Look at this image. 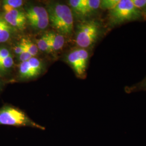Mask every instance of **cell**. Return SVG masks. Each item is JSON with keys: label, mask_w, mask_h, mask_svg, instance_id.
<instances>
[{"label": "cell", "mask_w": 146, "mask_h": 146, "mask_svg": "<svg viewBox=\"0 0 146 146\" xmlns=\"http://www.w3.org/2000/svg\"><path fill=\"white\" fill-rule=\"evenodd\" d=\"M46 9L49 22L57 31L66 35H70L73 33V13L68 5L53 3L48 5Z\"/></svg>", "instance_id": "1"}, {"label": "cell", "mask_w": 146, "mask_h": 146, "mask_svg": "<svg viewBox=\"0 0 146 146\" xmlns=\"http://www.w3.org/2000/svg\"><path fill=\"white\" fill-rule=\"evenodd\" d=\"M110 28L119 26L125 23L143 20L142 11L137 9L131 0H120L108 14Z\"/></svg>", "instance_id": "2"}, {"label": "cell", "mask_w": 146, "mask_h": 146, "mask_svg": "<svg viewBox=\"0 0 146 146\" xmlns=\"http://www.w3.org/2000/svg\"><path fill=\"white\" fill-rule=\"evenodd\" d=\"M0 125L28 127L42 131L46 129L44 127L31 119L24 111L8 104L0 108Z\"/></svg>", "instance_id": "3"}, {"label": "cell", "mask_w": 146, "mask_h": 146, "mask_svg": "<svg viewBox=\"0 0 146 146\" xmlns=\"http://www.w3.org/2000/svg\"><path fill=\"white\" fill-rule=\"evenodd\" d=\"M102 27L98 21L89 20L82 21L77 27L75 41L79 48L87 49L93 46L101 33Z\"/></svg>", "instance_id": "4"}, {"label": "cell", "mask_w": 146, "mask_h": 146, "mask_svg": "<svg viewBox=\"0 0 146 146\" xmlns=\"http://www.w3.org/2000/svg\"><path fill=\"white\" fill-rule=\"evenodd\" d=\"M89 52L86 49L76 48L68 53L67 61L77 76H85L88 67Z\"/></svg>", "instance_id": "5"}, {"label": "cell", "mask_w": 146, "mask_h": 146, "mask_svg": "<svg viewBox=\"0 0 146 146\" xmlns=\"http://www.w3.org/2000/svg\"><path fill=\"white\" fill-rule=\"evenodd\" d=\"M27 21L31 27L38 30H43L49 23V16L47 9L41 6H31L27 9Z\"/></svg>", "instance_id": "6"}, {"label": "cell", "mask_w": 146, "mask_h": 146, "mask_svg": "<svg viewBox=\"0 0 146 146\" xmlns=\"http://www.w3.org/2000/svg\"><path fill=\"white\" fill-rule=\"evenodd\" d=\"M3 17L7 22L15 29L22 31L25 28L27 19L26 13L19 9H13L3 4Z\"/></svg>", "instance_id": "7"}, {"label": "cell", "mask_w": 146, "mask_h": 146, "mask_svg": "<svg viewBox=\"0 0 146 146\" xmlns=\"http://www.w3.org/2000/svg\"><path fill=\"white\" fill-rule=\"evenodd\" d=\"M43 68L41 61L35 57H33L28 61L20 63L19 70L20 77L23 80L34 78L41 73Z\"/></svg>", "instance_id": "8"}, {"label": "cell", "mask_w": 146, "mask_h": 146, "mask_svg": "<svg viewBox=\"0 0 146 146\" xmlns=\"http://www.w3.org/2000/svg\"><path fill=\"white\" fill-rule=\"evenodd\" d=\"M16 31V29L7 22L3 16H0V43L7 42L13 36Z\"/></svg>", "instance_id": "9"}, {"label": "cell", "mask_w": 146, "mask_h": 146, "mask_svg": "<svg viewBox=\"0 0 146 146\" xmlns=\"http://www.w3.org/2000/svg\"><path fill=\"white\" fill-rule=\"evenodd\" d=\"M69 5L78 15H88L86 8V0H70L69 1Z\"/></svg>", "instance_id": "10"}, {"label": "cell", "mask_w": 146, "mask_h": 146, "mask_svg": "<svg viewBox=\"0 0 146 146\" xmlns=\"http://www.w3.org/2000/svg\"><path fill=\"white\" fill-rule=\"evenodd\" d=\"M52 50H58L62 48L64 43V38L61 34L54 32L48 33Z\"/></svg>", "instance_id": "11"}, {"label": "cell", "mask_w": 146, "mask_h": 146, "mask_svg": "<svg viewBox=\"0 0 146 146\" xmlns=\"http://www.w3.org/2000/svg\"><path fill=\"white\" fill-rule=\"evenodd\" d=\"M36 46L38 50H40L42 52H50L52 51L51 43L48 33L45 34L37 40Z\"/></svg>", "instance_id": "12"}, {"label": "cell", "mask_w": 146, "mask_h": 146, "mask_svg": "<svg viewBox=\"0 0 146 146\" xmlns=\"http://www.w3.org/2000/svg\"><path fill=\"white\" fill-rule=\"evenodd\" d=\"M20 43L24 47L25 50L29 52L33 57H34L38 53V49L36 44L31 42L29 39L23 38Z\"/></svg>", "instance_id": "13"}, {"label": "cell", "mask_w": 146, "mask_h": 146, "mask_svg": "<svg viewBox=\"0 0 146 146\" xmlns=\"http://www.w3.org/2000/svg\"><path fill=\"white\" fill-rule=\"evenodd\" d=\"M125 91L128 93L139 91H146V76L138 83L126 87Z\"/></svg>", "instance_id": "14"}, {"label": "cell", "mask_w": 146, "mask_h": 146, "mask_svg": "<svg viewBox=\"0 0 146 146\" xmlns=\"http://www.w3.org/2000/svg\"><path fill=\"white\" fill-rule=\"evenodd\" d=\"M100 3V0H86V8L88 15L99 8Z\"/></svg>", "instance_id": "15"}, {"label": "cell", "mask_w": 146, "mask_h": 146, "mask_svg": "<svg viewBox=\"0 0 146 146\" xmlns=\"http://www.w3.org/2000/svg\"><path fill=\"white\" fill-rule=\"evenodd\" d=\"M120 0H104L101 1L100 8L104 10H111L117 5Z\"/></svg>", "instance_id": "16"}, {"label": "cell", "mask_w": 146, "mask_h": 146, "mask_svg": "<svg viewBox=\"0 0 146 146\" xmlns=\"http://www.w3.org/2000/svg\"><path fill=\"white\" fill-rule=\"evenodd\" d=\"M13 57L12 55L11 54L9 56L4 59L0 63V70L2 72L6 71L10 69L13 66Z\"/></svg>", "instance_id": "17"}, {"label": "cell", "mask_w": 146, "mask_h": 146, "mask_svg": "<svg viewBox=\"0 0 146 146\" xmlns=\"http://www.w3.org/2000/svg\"><path fill=\"white\" fill-rule=\"evenodd\" d=\"M24 2L22 0H5L3 1V4L10 7L13 9H19L23 5Z\"/></svg>", "instance_id": "18"}, {"label": "cell", "mask_w": 146, "mask_h": 146, "mask_svg": "<svg viewBox=\"0 0 146 146\" xmlns=\"http://www.w3.org/2000/svg\"><path fill=\"white\" fill-rule=\"evenodd\" d=\"M133 4L136 8L143 11L146 7V0H131Z\"/></svg>", "instance_id": "19"}, {"label": "cell", "mask_w": 146, "mask_h": 146, "mask_svg": "<svg viewBox=\"0 0 146 146\" xmlns=\"http://www.w3.org/2000/svg\"><path fill=\"white\" fill-rule=\"evenodd\" d=\"M33 57V56L31 55L29 52H27L26 50L25 52H22L21 54H20L19 55H18V58L21 61V62L28 61Z\"/></svg>", "instance_id": "20"}, {"label": "cell", "mask_w": 146, "mask_h": 146, "mask_svg": "<svg viewBox=\"0 0 146 146\" xmlns=\"http://www.w3.org/2000/svg\"><path fill=\"white\" fill-rule=\"evenodd\" d=\"M25 51V49L23 46L20 43H19L17 46H16L15 48H14V52L16 55H19L21 54L22 52H23Z\"/></svg>", "instance_id": "21"}, {"label": "cell", "mask_w": 146, "mask_h": 146, "mask_svg": "<svg viewBox=\"0 0 146 146\" xmlns=\"http://www.w3.org/2000/svg\"><path fill=\"white\" fill-rule=\"evenodd\" d=\"M142 11V15H143V20H146V7L145 8V9Z\"/></svg>", "instance_id": "22"}]
</instances>
